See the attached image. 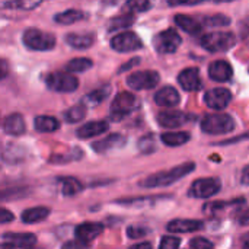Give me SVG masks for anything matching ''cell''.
Returning <instances> with one entry per match:
<instances>
[{
  "label": "cell",
  "mask_w": 249,
  "mask_h": 249,
  "mask_svg": "<svg viewBox=\"0 0 249 249\" xmlns=\"http://www.w3.org/2000/svg\"><path fill=\"white\" fill-rule=\"evenodd\" d=\"M200 44L210 53L228 51L236 44V36L232 32H212L200 38Z\"/></svg>",
  "instance_id": "2"
},
{
  "label": "cell",
  "mask_w": 249,
  "mask_h": 249,
  "mask_svg": "<svg viewBox=\"0 0 249 249\" xmlns=\"http://www.w3.org/2000/svg\"><path fill=\"white\" fill-rule=\"evenodd\" d=\"M41 6V1H4L1 7H10V9H23V10H31Z\"/></svg>",
  "instance_id": "33"
},
{
  "label": "cell",
  "mask_w": 249,
  "mask_h": 249,
  "mask_svg": "<svg viewBox=\"0 0 249 249\" xmlns=\"http://www.w3.org/2000/svg\"><path fill=\"white\" fill-rule=\"evenodd\" d=\"M204 228V223L200 220H184V219H175L168 223V231L171 233H188L196 232Z\"/></svg>",
  "instance_id": "18"
},
{
  "label": "cell",
  "mask_w": 249,
  "mask_h": 249,
  "mask_svg": "<svg viewBox=\"0 0 249 249\" xmlns=\"http://www.w3.org/2000/svg\"><path fill=\"white\" fill-rule=\"evenodd\" d=\"M139 61H140V58H137V57H134L131 61H128V63H125V64H123L121 67H120V73H123V71H125V70H128V69H131L133 66H136V64H139Z\"/></svg>",
  "instance_id": "44"
},
{
  "label": "cell",
  "mask_w": 249,
  "mask_h": 249,
  "mask_svg": "<svg viewBox=\"0 0 249 249\" xmlns=\"http://www.w3.org/2000/svg\"><path fill=\"white\" fill-rule=\"evenodd\" d=\"M127 235L131 239H139V238H143V236L149 235V229L142 228V226H130L127 229Z\"/></svg>",
  "instance_id": "39"
},
{
  "label": "cell",
  "mask_w": 249,
  "mask_h": 249,
  "mask_svg": "<svg viewBox=\"0 0 249 249\" xmlns=\"http://www.w3.org/2000/svg\"><path fill=\"white\" fill-rule=\"evenodd\" d=\"M244 249H249V238L244 242Z\"/></svg>",
  "instance_id": "49"
},
{
  "label": "cell",
  "mask_w": 249,
  "mask_h": 249,
  "mask_svg": "<svg viewBox=\"0 0 249 249\" xmlns=\"http://www.w3.org/2000/svg\"><path fill=\"white\" fill-rule=\"evenodd\" d=\"M36 244V236L32 233L6 232L1 238L3 249H28Z\"/></svg>",
  "instance_id": "9"
},
{
  "label": "cell",
  "mask_w": 249,
  "mask_h": 249,
  "mask_svg": "<svg viewBox=\"0 0 249 249\" xmlns=\"http://www.w3.org/2000/svg\"><path fill=\"white\" fill-rule=\"evenodd\" d=\"M175 23L185 32H188L190 35H200L203 26L200 25V22H197L194 18L187 16V15H177L175 16Z\"/></svg>",
  "instance_id": "23"
},
{
  "label": "cell",
  "mask_w": 249,
  "mask_h": 249,
  "mask_svg": "<svg viewBox=\"0 0 249 249\" xmlns=\"http://www.w3.org/2000/svg\"><path fill=\"white\" fill-rule=\"evenodd\" d=\"M82 191V184L76 178H63L61 179V193L66 197H73Z\"/></svg>",
  "instance_id": "29"
},
{
  "label": "cell",
  "mask_w": 249,
  "mask_h": 249,
  "mask_svg": "<svg viewBox=\"0 0 249 249\" xmlns=\"http://www.w3.org/2000/svg\"><path fill=\"white\" fill-rule=\"evenodd\" d=\"M131 249H153V248H152V244H149V242H142V244H139V245H134Z\"/></svg>",
  "instance_id": "47"
},
{
  "label": "cell",
  "mask_w": 249,
  "mask_h": 249,
  "mask_svg": "<svg viewBox=\"0 0 249 249\" xmlns=\"http://www.w3.org/2000/svg\"><path fill=\"white\" fill-rule=\"evenodd\" d=\"M239 223H241L242 226H249V210L248 212H245V213L239 217Z\"/></svg>",
  "instance_id": "46"
},
{
  "label": "cell",
  "mask_w": 249,
  "mask_h": 249,
  "mask_svg": "<svg viewBox=\"0 0 249 249\" xmlns=\"http://www.w3.org/2000/svg\"><path fill=\"white\" fill-rule=\"evenodd\" d=\"M232 101V93L229 89L225 88H214L210 89L206 95H204V102L209 108L212 109H223L229 105V102Z\"/></svg>",
  "instance_id": "12"
},
{
  "label": "cell",
  "mask_w": 249,
  "mask_h": 249,
  "mask_svg": "<svg viewBox=\"0 0 249 249\" xmlns=\"http://www.w3.org/2000/svg\"><path fill=\"white\" fill-rule=\"evenodd\" d=\"M182 39L178 35V32L172 28L159 32L155 39H153V45L156 48L158 53L160 54H172L178 50V47L181 45Z\"/></svg>",
  "instance_id": "7"
},
{
  "label": "cell",
  "mask_w": 249,
  "mask_h": 249,
  "mask_svg": "<svg viewBox=\"0 0 249 249\" xmlns=\"http://www.w3.org/2000/svg\"><path fill=\"white\" fill-rule=\"evenodd\" d=\"M188 121V115L182 111H166L158 115V123L165 128H178Z\"/></svg>",
  "instance_id": "14"
},
{
  "label": "cell",
  "mask_w": 249,
  "mask_h": 249,
  "mask_svg": "<svg viewBox=\"0 0 249 249\" xmlns=\"http://www.w3.org/2000/svg\"><path fill=\"white\" fill-rule=\"evenodd\" d=\"M179 101H181V96H179L178 90L172 86H165L160 90H158V93L155 95V102L159 107L172 108V107L178 105Z\"/></svg>",
  "instance_id": "17"
},
{
  "label": "cell",
  "mask_w": 249,
  "mask_h": 249,
  "mask_svg": "<svg viewBox=\"0 0 249 249\" xmlns=\"http://www.w3.org/2000/svg\"><path fill=\"white\" fill-rule=\"evenodd\" d=\"M190 245L193 249H213L212 242L204 238H194V239H191Z\"/></svg>",
  "instance_id": "40"
},
{
  "label": "cell",
  "mask_w": 249,
  "mask_h": 249,
  "mask_svg": "<svg viewBox=\"0 0 249 249\" xmlns=\"http://www.w3.org/2000/svg\"><path fill=\"white\" fill-rule=\"evenodd\" d=\"M179 244H181V239H179V238H175V236H165V238H162V241H160L159 249H178L179 248Z\"/></svg>",
  "instance_id": "38"
},
{
  "label": "cell",
  "mask_w": 249,
  "mask_h": 249,
  "mask_svg": "<svg viewBox=\"0 0 249 249\" xmlns=\"http://www.w3.org/2000/svg\"><path fill=\"white\" fill-rule=\"evenodd\" d=\"M15 219V216L12 213H9L6 209H1V216H0V222L1 223H9Z\"/></svg>",
  "instance_id": "42"
},
{
  "label": "cell",
  "mask_w": 249,
  "mask_h": 249,
  "mask_svg": "<svg viewBox=\"0 0 249 249\" xmlns=\"http://www.w3.org/2000/svg\"><path fill=\"white\" fill-rule=\"evenodd\" d=\"M150 7H152V3L150 1H143V0L127 1L124 4V9H127L128 12H146Z\"/></svg>",
  "instance_id": "35"
},
{
  "label": "cell",
  "mask_w": 249,
  "mask_h": 249,
  "mask_svg": "<svg viewBox=\"0 0 249 249\" xmlns=\"http://www.w3.org/2000/svg\"><path fill=\"white\" fill-rule=\"evenodd\" d=\"M93 66V61L86 58V57H79V58H73L66 64V70L67 73H82L89 70Z\"/></svg>",
  "instance_id": "28"
},
{
  "label": "cell",
  "mask_w": 249,
  "mask_h": 249,
  "mask_svg": "<svg viewBox=\"0 0 249 249\" xmlns=\"http://www.w3.org/2000/svg\"><path fill=\"white\" fill-rule=\"evenodd\" d=\"M86 115V107L85 105H74L71 108H69L66 112H64V120L67 123H79L82 121V118Z\"/></svg>",
  "instance_id": "32"
},
{
  "label": "cell",
  "mask_w": 249,
  "mask_h": 249,
  "mask_svg": "<svg viewBox=\"0 0 249 249\" xmlns=\"http://www.w3.org/2000/svg\"><path fill=\"white\" fill-rule=\"evenodd\" d=\"M48 216H50V209H47V207H32V209L25 210L22 213L20 219L26 225H34V223H39L41 220L47 219Z\"/></svg>",
  "instance_id": "24"
},
{
  "label": "cell",
  "mask_w": 249,
  "mask_h": 249,
  "mask_svg": "<svg viewBox=\"0 0 249 249\" xmlns=\"http://www.w3.org/2000/svg\"><path fill=\"white\" fill-rule=\"evenodd\" d=\"M45 83L48 89L54 92H73L79 86L77 79L71 73H67V71L50 73L45 79Z\"/></svg>",
  "instance_id": "6"
},
{
  "label": "cell",
  "mask_w": 249,
  "mask_h": 249,
  "mask_svg": "<svg viewBox=\"0 0 249 249\" xmlns=\"http://www.w3.org/2000/svg\"><path fill=\"white\" fill-rule=\"evenodd\" d=\"M178 82L182 86V89L188 92H194L201 89V79H200V71L196 67H188L182 70L178 74Z\"/></svg>",
  "instance_id": "13"
},
{
  "label": "cell",
  "mask_w": 249,
  "mask_h": 249,
  "mask_svg": "<svg viewBox=\"0 0 249 249\" xmlns=\"http://www.w3.org/2000/svg\"><path fill=\"white\" fill-rule=\"evenodd\" d=\"M139 149L143 153H152V150H155V137L153 136H146V137L140 139Z\"/></svg>",
  "instance_id": "37"
},
{
  "label": "cell",
  "mask_w": 249,
  "mask_h": 249,
  "mask_svg": "<svg viewBox=\"0 0 249 249\" xmlns=\"http://www.w3.org/2000/svg\"><path fill=\"white\" fill-rule=\"evenodd\" d=\"M61 249H89V245H88L86 242H82V241L76 239V241H69V242H66Z\"/></svg>",
  "instance_id": "41"
},
{
  "label": "cell",
  "mask_w": 249,
  "mask_h": 249,
  "mask_svg": "<svg viewBox=\"0 0 249 249\" xmlns=\"http://www.w3.org/2000/svg\"><path fill=\"white\" fill-rule=\"evenodd\" d=\"M232 74H233V70H232L231 64L225 60L213 61L209 66V76H210V79H213L216 82H228V80H231Z\"/></svg>",
  "instance_id": "15"
},
{
  "label": "cell",
  "mask_w": 249,
  "mask_h": 249,
  "mask_svg": "<svg viewBox=\"0 0 249 249\" xmlns=\"http://www.w3.org/2000/svg\"><path fill=\"white\" fill-rule=\"evenodd\" d=\"M104 231L102 223H82L74 229V235L82 242H90L95 238H98Z\"/></svg>",
  "instance_id": "16"
},
{
  "label": "cell",
  "mask_w": 249,
  "mask_h": 249,
  "mask_svg": "<svg viewBox=\"0 0 249 249\" xmlns=\"http://www.w3.org/2000/svg\"><path fill=\"white\" fill-rule=\"evenodd\" d=\"M3 130L10 136H20L25 133V121L20 114H10L3 120Z\"/></svg>",
  "instance_id": "21"
},
{
  "label": "cell",
  "mask_w": 249,
  "mask_h": 249,
  "mask_svg": "<svg viewBox=\"0 0 249 249\" xmlns=\"http://www.w3.org/2000/svg\"><path fill=\"white\" fill-rule=\"evenodd\" d=\"M204 23L207 26H228L231 23V19L225 15H213L204 18Z\"/></svg>",
  "instance_id": "34"
},
{
  "label": "cell",
  "mask_w": 249,
  "mask_h": 249,
  "mask_svg": "<svg viewBox=\"0 0 249 249\" xmlns=\"http://www.w3.org/2000/svg\"><path fill=\"white\" fill-rule=\"evenodd\" d=\"M219 191H220V182L217 179L201 178L193 184V187L190 190V196L194 198H210V197L216 196Z\"/></svg>",
  "instance_id": "11"
},
{
  "label": "cell",
  "mask_w": 249,
  "mask_h": 249,
  "mask_svg": "<svg viewBox=\"0 0 249 249\" xmlns=\"http://www.w3.org/2000/svg\"><path fill=\"white\" fill-rule=\"evenodd\" d=\"M190 133L187 131H175V133H163L160 136V140L166 144V146H171V147H178V146H182L185 144L188 140H190Z\"/></svg>",
  "instance_id": "27"
},
{
  "label": "cell",
  "mask_w": 249,
  "mask_h": 249,
  "mask_svg": "<svg viewBox=\"0 0 249 249\" xmlns=\"http://www.w3.org/2000/svg\"><path fill=\"white\" fill-rule=\"evenodd\" d=\"M86 18V13L83 10H77V9H67L58 15L54 16V20L60 25H71L77 20H82Z\"/></svg>",
  "instance_id": "26"
},
{
  "label": "cell",
  "mask_w": 249,
  "mask_h": 249,
  "mask_svg": "<svg viewBox=\"0 0 249 249\" xmlns=\"http://www.w3.org/2000/svg\"><path fill=\"white\" fill-rule=\"evenodd\" d=\"M137 108V98L133 93L121 92L115 96L111 104V118L114 121H120L131 114Z\"/></svg>",
  "instance_id": "5"
},
{
  "label": "cell",
  "mask_w": 249,
  "mask_h": 249,
  "mask_svg": "<svg viewBox=\"0 0 249 249\" xmlns=\"http://www.w3.org/2000/svg\"><path fill=\"white\" fill-rule=\"evenodd\" d=\"M125 143V137L121 136V134H109L108 137H105L104 140H99V142H95L92 144V149L98 153H105V152H109L112 149H120L123 147Z\"/></svg>",
  "instance_id": "19"
},
{
  "label": "cell",
  "mask_w": 249,
  "mask_h": 249,
  "mask_svg": "<svg viewBox=\"0 0 249 249\" xmlns=\"http://www.w3.org/2000/svg\"><path fill=\"white\" fill-rule=\"evenodd\" d=\"M142 47H143L142 39L134 32L130 31L118 34L111 39V48L118 53H130V51L140 50Z\"/></svg>",
  "instance_id": "10"
},
{
  "label": "cell",
  "mask_w": 249,
  "mask_h": 249,
  "mask_svg": "<svg viewBox=\"0 0 249 249\" xmlns=\"http://www.w3.org/2000/svg\"><path fill=\"white\" fill-rule=\"evenodd\" d=\"M159 73L155 70H142L134 71L127 77V85L134 90H146L152 89L159 83Z\"/></svg>",
  "instance_id": "8"
},
{
  "label": "cell",
  "mask_w": 249,
  "mask_h": 249,
  "mask_svg": "<svg viewBox=\"0 0 249 249\" xmlns=\"http://www.w3.org/2000/svg\"><path fill=\"white\" fill-rule=\"evenodd\" d=\"M201 128L207 134H226L233 131L235 120L228 114H209L201 120Z\"/></svg>",
  "instance_id": "3"
},
{
  "label": "cell",
  "mask_w": 249,
  "mask_h": 249,
  "mask_svg": "<svg viewBox=\"0 0 249 249\" xmlns=\"http://www.w3.org/2000/svg\"><path fill=\"white\" fill-rule=\"evenodd\" d=\"M107 130H108L107 121H90V123L82 125L80 128H77L76 136L79 139H90V137H96V136L105 133Z\"/></svg>",
  "instance_id": "20"
},
{
  "label": "cell",
  "mask_w": 249,
  "mask_h": 249,
  "mask_svg": "<svg viewBox=\"0 0 249 249\" xmlns=\"http://www.w3.org/2000/svg\"><path fill=\"white\" fill-rule=\"evenodd\" d=\"M22 41L29 50H35V51L53 50L55 45V38L53 34H48L35 28L26 29L22 35Z\"/></svg>",
  "instance_id": "4"
},
{
  "label": "cell",
  "mask_w": 249,
  "mask_h": 249,
  "mask_svg": "<svg viewBox=\"0 0 249 249\" xmlns=\"http://www.w3.org/2000/svg\"><path fill=\"white\" fill-rule=\"evenodd\" d=\"M34 127L36 131L39 133H53L55 130H58L60 123L58 120H55L54 117H48V115H39L34 120Z\"/></svg>",
  "instance_id": "25"
},
{
  "label": "cell",
  "mask_w": 249,
  "mask_h": 249,
  "mask_svg": "<svg viewBox=\"0 0 249 249\" xmlns=\"http://www.w3.org/2000/svg\"><path fill=\"white\" fill-rule=\"evenodd\" d=\"M196 169V165L193 162L188 163H182L179 166H175L172 169L163 171V172H158L155 175L147 177L146 179L140 181V185L143 188H160V187H168L179 179H182L185 175H188L190 172H193Z\"/></svg>",
  "instance_id": "1"
},
{
  "label": "cell",
  "mask_w": 249,
  "mask_h": 249,
  "mask_svg": "<svg viewBox=\"0 0 249 249\" xmlns=\"http://www.w3.org/2000/svg\"><path fill=\"white\" fill-rule=\"evenodd\" d=\"M244 139H249V133L247 134H241V136H238V137H235V139H231V140H228V142H223V143H217L219 146H226V144H233V143H238V142H242Z\"/></svg>",
  "instance_id": "43"
},
{
  "label": "cell",
  "mask_w": 249,
  "mask_h": 249,
  "mask_svg": "<svg viewBox=\"0 0 249 249\" xmlns=\"http://www.w3.org/2000/svg\"><path fill=\"white\" fill-rule=\"evenodd\" d=\"M109 92H111V86L107 85V86H102V88H98V89L92 90L85 99H86L89 104H92V105H99L101 102H104V101L108 98Z\"/></svg>",
  "instance_id": "31"
},
{
  "label": "cell",
  "mask_w": 249,
  "mask_h": 249,
  "mask_svg": "<svg viewBox=\"0 0 249 249\" xmlns=\"http://www.w3.org/2000/svg\"><path fill=\"white\" fill-rule=\"evenodd\" d=\"M64 39L74 50H86L95 42V34H67Z\"/></svg>",
  "instance_id": "22"
},
{
  "label": "cell",
  "mask_w": 249,
  "mask_h": 249,
  "mask_svg": "<svg viewBox=\"0 0 249 249\" xmlns=\"http://www.w3.org/2000/svg\"><path fill=\"white\" fill-rule=\"evenodd\" d=\"M241 184L242 185H249V165L244 168L242 175H241Z\"/></svg>",
  "instance_id": "45"
},
{
  "label": "cell",
  "mask_w": 249,
  "mask_h": 249,
  "mask_svg": "<svg viewBox=\"0 0 249 249\" xmlns=\"http://www.w3.org/2000/svg\"><path fill=\"white\" fill-rule=\"evenodd\" d=\"M83 156V153L80 152V150H74V152H71V153H69V155H66V156H61V155H57V156H53L50 160L51 162H54V163H67V162H70V160H77V159H80Z\"/></svg>",
  "instance_id": "36"
},
{
  "label": "cell",
  "mask_w": 249,
  "mask_h": 249,
  "mask_svg": "<svg viewBox=\"0 0 249 249\" xmlns=\"http://www.w3.org/2000/svg\"><path fill=\"white\" fill-rule=\"evenodd\" d=\"M134 15L131 13H124L121 16H117L114 19H111L109 22V26H108V31H117V29H121V28H127V26H131L133 22H134Z\"/></svg>",
  "instance_id": "30"
},
{
  "label": "cell",
  "mask_w": 249,
  "mask_h": 249,
  "mask_svg": "<svg viewBox=\"0 0 249 249\" xmlns=\"http://www.w3.org/2000/svg\"><path fill=\"white\" fill-rule=\"evenodd\" d=\"M1 69H3L1 77H6V74H7V64H6V60H1Z\"/></svg>",
  "instance_id": "48"
}]
</instances>
